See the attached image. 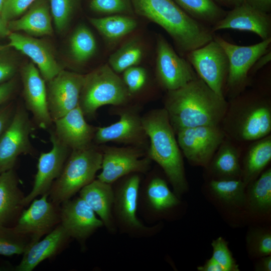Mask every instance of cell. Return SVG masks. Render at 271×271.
I'll return each mask as SVG.
<instances>
[{
    "label": "cell",
    "mask_w": 271,
    "mask_h": 271,
    "mask_svg": "<svg viewBox=\"0 0 271 271\" xmlns=\"http://www.w3.org/2000/svg\"><path fill=\"white\" fill-rule=\"evenodd\" d=\"M19 184L14 169L0 173V225L16 222L23 210L25 196Z\"/></svg>",
    "instance_id": "cell-27"
},
{
    "label": "cell",
    "mask_w": 271,
    "mask_h": 271,
    "mask_svg": "<svg viewBox=\"0 0 271 271\" xmlns=\"http://www.w3.org/2000/svg\"><path fill=\"white\" fill-rule=\"evenodd\" d=\"M8 26L11 32L22 31L32 37L52 35V16L47 1L37 0L21 17L9 21Z\"/></svg>",
    "instance_id": "cell-25"
},
{
    "label": "cell",
    "mask_w": 271,
    "mask_h": 271,
    "mask_svg": "<svg viewBox=\"0 0 271 271\" xmlns=\"http://www.w3.org/2000/svg\"><path fill=\"white\" fill-rule=\"evenodd\" d=\"M83 79L84 75L63 69L47 82L48 105L53 121L79 105Z\"/></svg>",
    "instance_id": "cell-15"
},
{
    "label": "cell",
    "mask_w": 271,
    "mask_h": 271,
    "mask_svg": "<svg viewBox=\"0 0 271 271\" xmlns=\"http://www.w3.org/2000/svg\"><path fill=\"white\" fill-rule=\"evenodd\" d=\"M214 39L221 46L227 57V89L237 92L245 85L249 71L257 60L268 50L271 38L249 46L235 45L220 37H215Z\"/></svg>",
    "instance_id": "cell-9"
},
{
    "label": "cell",
    "mask_w": 271,
    "mask_h": 271,
    "mask_svg": "<svg viewBox=\"0 0 271 271\" xmlns=\"http://www.w3.org/2000/svg\"><path fill=\"white\" fill-rule=\"evenodd\" d=\"M79 197L93 210L110 233L117 229L113 215L114 192L112 184L94 179L82 188Z\"/></svg>",
    "instance_id": "cell-23"
},
{
    "label": "cell",
    "mask_w": 271,
    "mask_h": 271,
    "mask_svg": "<svg viewBox=\"0 0 271 271\" xmlns=\"http://www.w3.org/2000/svg\"><path fill=\"white\" fill-rule=\"evenodd\" d=\"M129 94L122 79L104 64L84 75L79 106L85 116L91 117L102 106L123 104Z\"/></svg>",
    "instance_id": "cell-5"
},
{
    "label": "cell",
    "mask_w": 271,
    "mask_h": 271,
    "mask_svg": "<svg viewBox=\"0 0 271 271\" xmlns=\"http://www.w3.org/2000/svg\"><path fill=\"white\" fill-rule=\"evenodd\" d=\"M8 37L9 46L30 58L46 82L52 79L63 70L46 42L12 32Z\"/></svg>",
    "instance_id": "cell-19"
},
{
    "label": "cell",
    "mask_w": 271,
    "mask_h": 271,
    "mask_svg": "<svg viewBox=\"0 0 271 271\" xmlns=\"http://www.w3.org/2000/svg\"><path fill=\"white\" fill-rule=\"evenodd\" d=\"M16 70L17 65L13 61L0 57V83L12 77Z\"/></svg>",
    "instance_id": "cell-43"
},
{
    "label": "cell",
    "mask_w": 271,
    "mask_h": 271,
    "mask_svg": "<svg viewBox=\"0 0 271 271\" xmlns=\"http://www.w3.org/2000/svg\"><path fill=\"white\" fill-rule=\"evenodd\" d=\"M146 136L142 118L135 112L126 110L120 114L117 121L96 128L93 139L97 144L114 142L140 145Z\"/></svg>",
    "instance_id": "cell-21"
},
{
    "label": "cell",
    "mask_w": 271,
    "mask_h": 271,
    "mask_svg": "<svg viewBox=\"0 0 271 271\" xmlns=\"http://www.w3.org/2000/svg\"><path fill=\"white\" fill-rule=\"evenodd\" d=\"M156 72L159 83L168 91L198 78L189 62L180 57L160 35L157 38Z\"/></svg>",
    "instance_id": "cell-12"
},
{
    "label": "cell",
    "mask_w": 271,
    "mask_h": 271,
    "mask_svg": "<svg viewBox=\"0 0 271 271\" xmlns=\"http://www.w3.org/2000/svg\"><path fill=\"white\" fill-rule=\"evenodd\" d=\"M33 127L25 106H17L0 137V173L13 169L20 155L33 152L30 139Z\"/></svg>",
    "instance_id": "cell-7"
},
{
    "label": "cell",
    "mask_w": 271,
    "mask_h": 271,
    "mask_svg": "<svg viewBox=\"0 0 271 271\" xmlns=\"http://www.w3.org/2000/svg\"><path fill=\"white\" fill-rule=\"evenodd\" d=\"M32 243L30 238L14 226L0 225V255L23 254Z\"/></svg>",
    "instance_id": "cell-36"
},
{
    "label": "cell",
    "mask_w": 271,
    "mask_h": 271,
    "mask_svg": "<svg viewBox=\"0 0 271 271\" xmlns=\"http://www.w3.org/2000/svg\"><path fill=\"white\" fill-rule=\"evenodd\" d=\"M90 9L98 13L113 15L130 12V5L127 0H91Z\"/></svg>",
    "instance_id": "cell-40"
},
{
    "label": "cell",
    "mask_w": 271,
    "mask_h": 271,
    "mask_svg": "<svg viewBox=\"0 0 271 271\" xmlns=\"http://www.w3.org/2000/svg\"><path fill=\"white\" fill-rule=\"evenodd\" d=\"M186 13L196 20L213 25L226 14L214 0H173Z\"/></svg>",
    "instance_id": "cell-31"
},
{
    "label": "cell",
    "mask_w": 271,
    "mask_h": 271,
    "mask_svg": "<svg viewBox=\"0 0 271 271\" xmlns=\"http://www.w3.org/2000/svg\"><path fill=\"white\" fill-rule=\"evenodd\" d=\"M270 160L271 138L267 136L253 144L246 155L242 179L245 186L256 179Z\"/></svg>",
    "instance_id": "cell-28"
},
{
    "label": "cell",
    "mask_w": 271,
    "mask_h": 271,
    "mask_svg": "<svg viewBox=\"0 0 271 271\" xmlns=\"http://www.w3.org/2000/svg\"><path fill=\"white\" fill-rule=\"evenodd\" d=\"M142 120L150 141L148 157L162 168L179 197L187 191L188 184L181 150L167 113L165 108L156 109Z\"/></svg>",
    "instance_id": "cell-3"
},
{
    "label": "cell",
    "mask_w": 271,
    "mask_h": 271,
    "mask_svg": "<svg viewBox=\"0 0 271 271\" xmlns=\"http://www.w3.org/2000/svg\"><path fill=\"white\" fill-rule=\"evenodd\" d=\"M69 48L74 60L81 64L93 56L96 50V42L90 29L84 25H80L70 38Z\"/></svg>",
    "instance_id": "cell-34"
},
{
    "label": "cell",
    "mask_w": 271,
    "mask_h": 271,
    "mask_svg": "<svg viewBox=\"0 0 271 271\" xmlns=\"http://www.w3.org/2000/svg\"><path fill=\"white\" fill-rule=\"evenodd\" d=\"M122 79L129 93H136L145 86L147 79V72L144 68L134 66L123 72Z\"/></svg>",
    "instance_id": "cell-39"
},
{
    "label": "cell",
    "mask_w": 271,
    "mask_h": 271,
    "mask_svg": "<svg viewBox=\"0 0 271 271\" xmlns=\"http://www.w3.org/2000/svg\"><path fill=\"white\" fill-rule=\"evenodd\" d=\"M251 247L258 255L264 256L271 253V234L268 232H257L251 239Z\"/></svg>",
    "instance_id": "cell-42"
},
{
    "label": "cell",
    "mask_w": 271,
    "mask_h": 271,
    "mask_svg": "<svg viewBox=\"0 0 271 271\" xmlns=\"http://www.w3.org/2000/svg\"><path fill=\"white\" fill-rule=\"evenodd\" d=\"M211 246L213 251L211 257L222 268L223 271L239 270L227 242L222 237L213 240Z\"/></svg>",
    "instance_id": "cell-38"
},
{
    "label": "cell",
    "mask_w": 271,
    "mask_h": 271,
    "mask_svg": "<svg viewBox=\"0 0 271 271\" xmlns=\"http://www.w3.org/2000/svg\"><path fill=\"white\" fill-rule=\"evenodd\" d=\"M71 238L59 224L42 240L32 243L23 254L16 271H32L41 262L61 252Z\"/></svg>",
    "instance_id": "cell-22"
},
{
    "label": "cell",
    "mask_w": 271,
    "mask_h": 271,
    "mask_svg": "<svg viewBox=\"0 0 271 271\" xmlns=\"http://www.w3.org/2000/svg\"><path fill=\"white\" fill-rule=\"evenodd\" d=\"M267 51L264 54L261 55L255 62L251 70L254 71L261 68L270 61L271 53L270 51Z\"/></svg>",
    "instance_id": "cell-48"
},
{
    "label": "cell",
    "mask_w": 271,
    "mask_h": 271,
    "mask_svg": "<svg viewBox=\"0 0 271 271\" xmlns=\"http://www.w3.org/2000/svg\"><path fill=\"white\" fill-rule=\"evenodd\" d=\"M11 31L9 29L8 23L0 16V37L8 36Z\"/></svg>",
    "instance_id": "cell-50"
},
{
    "label": "cell",
    "mask_w": 271,
    "mask_h": 271,
    "mask_svg": "<svg viewBox=\"0 0 271 271\" xmlns=\"http://www.w3.org/2000/svg\"><path fill=\"white\" fill-rule=\"evenodd\" d=\"M50 136L52 148L40 155L32 189L23 200L24 207L37 197L49 193L70 155L71 150L58 138L54 130L50 131Z\"/></svg>",
    "instance_id": "cell-13"
},
{
    "label": "cell",
    "mask_w": 271,
    "mask_h": 271,
    "mask_svg": "<svg viewBox=\"0 0 271 271\" xmlns=\"http://www.w3.org/2000/svg\"><path fill=\"white\" fill-rule=\"evenodd\" d=\"M91 24L106 39H119L132 32L138 23L133 18L125 15H110L102 18H92Z\"/></svg>",
    "instance_id": "cell-29"
},
{
    "label": "cell",
    "mask_w": 271,
    "mask_h": 271,
    "mask_svg": "<svg viewBox=\"0 0 271 271\" xmlns=\"http://www.w3.org/2000/svg\"><path fill=\"white\" fill-rule=\"evenodd\" d=\"M135 12L157 24L183 53L199 48L213 38L212 31L186 13L173 0H131Z\"/></svg>",
    "instance_id": "cell-2"
},
{
    "label": "cell",
    "mask_w": 271,
    "mask_h": 271,
    "mask_svg": "<svg viewBox=\"0 0 271 271\" xmlns=\"http://www.w3.org/2000/svg\"><path fill=\"white\" fill-rule=\"evenodd\" d=\"M139 202L148 217L164 214L180 203L179 197L158 176L150 179L141 191L140 189Z\"/></svg>",
    "instance_id": "cell-24"
},
{
    "label": "cell",
    "mask_w": 271,
    "mask_h": 271,
    "mask_svg": "<svg viewBox=\"0 0 271 271\" xmlns=\"http://www.w3.org/2000/svg\"><path fill=\"white\" fill-rule=\"evenodd\" d=\"M37 0H7L1 16L7 23L23 15Z\"/></svg>",
    "instance_id": "cell-41"
},
{
    "label": "cell",
    "mask_w": 271,
    "mask_h": 271,
    "mask_svg": "<svg viewBox=\"0 0 271 271\" xmlns=\"http://www.w3.org/2000/svg\"><path fill=\"white\" fill-rule=\"evenodd\" d=\"M102 158V152L91 145L71 150L60 175L49 191L50 200L61 205L94 180L101 169Z\"/></svg>",
    "instance_id": "cell-4"
},
{
    "label": "cell",
    "mask_w": 271,
    "mask_h": 271,
    "mask_svg": "<svg viewBox=\"0 0 271 271\" xmlns=\"http://www.w3.org/2000/svg\"><path fill=\"white\" fill-rule=\"evenodd\" d=\"M219 148L211 163L213 172L219 178H238L241 170L238 151L228 143L222 142Z\"/></svg>",
    "instance_id": "cell-30"
},
{
    "label": "cell",
    "mask_w": 271,
    "mask_h": 271,
    "mask_svg": "<svg viewBox=\"0 0 271 271\" xmlns=\"http://www.w3.org/2000/svg\"><path fill=\"white\" fill-rule=\"evenodd\" d=\"M226 6L234 8L245 2V0H215Z\"/></svg>",
    "instance_id": "cell-51"
},
{
    "label": "cell",
    "mask_w": 271,
    "mask_h": 271,
    "mask_svg": "<svg viewBox=\"0 0 271 271\" xmlns=\"http://www.w3.org/2000/svg\"><path fill=\"white\" fill-rule=\"evenodd\" d=\"M245 185L239 178H218L209 184L211 191L218 199L229 204L241 205L246 199Z\"/></svg>",
    "instance_id": "cell-32"
},
{
    "label": "cell",
    "mask_w": 271,
    "mask_h": 271,
    "mask_svg": "<svg viewBox=\"0 0 271 271\" xmlns=\"http://www.w3.org/2000/svg\"><path fill=\"white\" fill-rule=\"evenodd\" d=\"M16 87L14 80L0 83V105L7 101L13 93Z\"/></svg>",
    "instance_id": "cell-44"
},
{
    "label": "cell",
    "mask_w": 271,
    "mask_h": 271,
    "mask_svg": "<svg viewBox=\"0 0 271 271\" xmlns=\"http://www.w3.org/2000/svg\"><path fill=\"white\" fill-rule=\"evenodd\" d=\"M101 172L97 179L112 184L130 174L146 173L151 160L138 149L109 147L102 152Z\"/></svg>",
    "instance_id": "cell-14"
},
{
    "label": "cell",
    "mask_w": 271,
    "mask_h": 271,
    "mask_svg": "<svg viewBox=\"0 0 271 271\" xmlns=\"http://www.w3.org/2000/svg\"><path fill=\"white\" fill-rule=\"evenodd\" d=\"M143 56V47L137 40L130 39L121 45L109 58L108 65L116 73L138 65Z\"/></svg>",
    "instance_id": "cell-33"
},
{
    "label": "cell",
    "mask_w": 271,
    "mask_h": 271,
    "mask_svg": "<svg viewBox=\"0 0 271 271\" xmlns=\"http://www.w3.org/2000/svg\"><path fill=\"white\" fill-rule=\"evenodd\" d=\"M197 269L199 271H223L222 268L211 257L203 265L198 266Z\"/></svg>",
    "instance_id": "cell-47"
},
{
    "label": "cell",
    "mask_w": 271,
    "mask_h": 271,
    "mask_svg": "<svg viewBox=\"0 0 271 271\" xmlns=\"http://www.w3.org/2000/svg\"><path fill=\"white\" fill-rule=\"evenodd\" d=\"M77 0H50V9L55 27L61 32L68 26Z\"/></svg>",
    "instance_id": "cell-37"
},
{
    "label": "cell",
    "mask_w": 271,
    "mask_h": 271,
    "mask_svg": "<svg viewBox=\"0 0 271 271\" xmlns=\"http://www.w3.org/2000/svg\"><path fill=\"white\" fill-rule=\"evenodd\" d=\"M7 0H0V16L2 13Z\"/></svg>",
    "instance_id": "cell-52"
},
{
    "label": "cell",
    "mask_w": 271,
    "mask_h": 271,
    "mask_svg": "<svg viewBox=\"0 0 271 271\" xmlns=\"http://www.w3.org/2000/svg\"><path fill=\"white\" fill-rule=\"evenodd\" d=\"M225 29L251 32L264 40L270 38L271 19L267 13L253 8L245 2L226 13L213 25L212 31Z\"/></svg>",
    "instance_id": "cell-18"
},
{
    "label": "cell",
    "mask_w": 271,
    "mask_h": 271,
    "mask_svg": "<svg viewBox=\"0 0 271 271\" xmlns=\"http://www.w3.org/2000/svg\"><path fill=\"white\" fill-rule=\"evenodd\" d=\"M113 187V215L117 228L131 237L151 236L157 227L145 225L137 215L141 178L137 174L126 176Z\"/></svg>",
    "instance_id": "cell-6"
},
{
    "label": "cell",
    "mask_w": 271,
    "mask_h": 271,
    "mask_svg": "<svg viewBox=\"0 0 271 271\" xmlns=\"http://www.w3.org/2000/svg\"><path fill=\"white\" fill-rule=\"evenodd\" d=\"M171 124L176 133L187 128L218 126L225 116L224 97L197 78L178 89L168 91L165 103Z\"/></svg>",
    "instance_id": "cell-1"
},
{
    "label": "cell",
    "mask_w": 271,
    "mask_h": 271,
    "mask_svg": "<svg viewBox=\"0 0 271 271\" xmlns=\"http://www.w3.org/2000/svg\"><path fill=\"white\" fill-rule=\"evenodd\" d=\"M14 111V108L11 106L0 109V137L9 123Z\"/></svg>",
    "instance_id": "cell-45"
},
{
    "label": "cell",
    "mask_w": 271,
    "mask_h": 271,
    "mask_svg": "<svg viewBox=\"0 0 271 271\" xmlns=\"http://www.w3.org/2000/svg\"><path fill=\"white\" fill-rule=\"evenodd\" d=\"M245 2L253 8L266 13L271 10V0H245Z\"/></svg>",
    "instance_id": "cell-46"
},
{
    "label": "cell",
    "mask_w": 271,
    "mask_h": 271,
    "mask_svg": "<svg viewBox=\"0 0 271 271\" xmlns=\"http://www.w3.org/2000/svg\"><path fill=\"white\" fill-rule=\"evenodd\" d=\"M177 142L186 159L207 167L223 141L224 133L218 126H199L178 131Z\"/></svg>",
    "instance_id": "cell-10"
},
{
    "label": "cell",
    "mask_w": 271,
    "mask_h": 271,
    "mask_svg": "<svg viewBox=\"0 0 271 271\" xmlns=\"http://www.w3.org/2000/svg\"><path fill=\"white\" fill-rule=\"evenodd\" d=\"M239 117L236 126L238 137L250 141L263 138L271 130V110L265 102H255Z\"/></svg>",
    "instance_id": "cell-26"
},
{
    "label": "cell",
    "mask_w": 271,
    "mask_h": 271,
    "mask_svg": "<svg viewBox=\"0 0 271 271\" xmlns=\"http://www.w3.org/2000/svg\"><path fill=\"white\" fill-rule=\"evenodd\" d=\"M53 123L56 136L71 150L91 145L96 128L86 122L79 105Z\"/></svg>",
    "instance_id": "cell-20"
},
{
    "label": "cell",
    "mask_w": 271,
    "mask_h": 271,
    "mask_svg": "<svg viewBox=\"0 0 271 271\" xmlns=\"http://www.w3.org/2000/svg\"><path fill=\"white\" fill-rule=\"evenodd\" d=\"M60 207V222L70 238L83 243L103 226L100 218L80 197L70 199Z\"/></svg>",
    "instance_id": "cell-16"
},
{
    "label": "cell",
    "mask_w": 271,
    "mask_h": 271,
    "mask_svg": "<svg viewBox=\"0 0 271 271\" xmlns=\"http://www.w3.org/2000/svg\"><path fill=\"white\" fill-rule=\"evenodd\" d=\"M250 206L256 211L265 212L271 207V170L267 169L253 181L248 196Z\"/></svg>",
    "instance_id": "cell-35"
},
{
    "label": "cell",
    "mask_w": 271,
    "mask_h": 271,
    "mask_svg": "<svg viewBox=\"0 0 271 271\" xmlns=\"http://www.w3.org/2000/svg\"><path fill=\"white\" fill-rule=\"evenodd\" d=\"M187 58L199 78L217 94L224 97L228 61L225 51L214 38L187 53Z\"/></svg>",
    "instance_id": "cell-8"
},
{
    "label": "cell",
    "mask_w": 271,
    "mask_h": 271,
    "mask_svg": "<svg viewBox=\"0 0 271 271\" xmlns=\"http://www.w3.org/2000/svg\"><path fill=\"white\" fill-rule=\"evenodd\" d=\"M21 77L25 107L38 126L43 129L50 127L53 121L48 108L46 81L32 62L23 67Z\"/></svg>",
    "instance_id": "cell-17"
},
{
    "label": "cell",
    "mask_w": 271,
    "mask_h": 271,
    "mask_svg": "<svg viewBox=\"0 0 271 271\" xmlns=\"http://www.w3.org/2000/svg\"><path fill=\"white\" fill-rule=\"evenodd\" d=\"M48 193L34 199L23 209L13 226L33 243L52 231L60 222V207L49 199Z\"/></svg>",
    "instance_id": "cell-11"
},
{
    "label": "cell",
    "mask_w": 271,
    "mask_h": 271,
    "mask_svg": "<svg viewBox=\"0 0 271 271\" xmlns=\"http://www.w3.org/2000/svg\"><path fill=\"white\" fill-rule=\"evenodd\" d=\"M256 270L261 271L271 270V256L270 255L264 256L257 263Z\"/></svg>",
    "instance_id": "cell-49"
}]
</instances>
